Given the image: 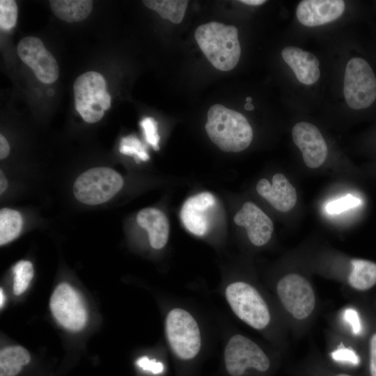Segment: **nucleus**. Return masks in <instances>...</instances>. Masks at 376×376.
Segmentation results:
<instances>
[{"label":"nucleus","instance_id":"1","mask_svg":"<svg viewBox=\"0 0 376 376\" xmlns=\"http://www.w3.org/2000/svg\"><path fill=\"white\" fill-rule=\"evenodd\" d=\"M205 129L210 140L225 152L242 151L253 139V130L246 118L220 104L209 109Z\"/></svg>","mask_w":376,"mask_h":376},{"label":"nucleus","instance_id":"2","mask_svg":"<svg viewBox=\"0 0 376 376\" xmlns=\"http://www.w3.org/2000/svg\"><path fill=\"white\" fill-rule=\"evenodd\" d=\"M194 37L215 68L229 71L237 64L241 47L235 26L210 22L199 26L195 31Z\"/></svg>","mask_w":376,"mask_h":376},{"label":"nucleus","instance_id":"3","mask_svg":"<svg viewBox=\"0 0 376 376\" xmlns=\"http://www.w3.org/2000/svg\"><path fill=\"white\" fill-rule=\"evenodd\" d=\"M73 91L75 109L86 123L98 122L111 107L106 81L97 72L79 75L74 82Z\"/></svg>","mask_w":376,"mask_h":376},{"label":"nucleus","instance_id":"4","mask_svg":"<svg viewBox=\"0 0 376 376\" xmlns=\"http://www.w3.org/2000/svg\"><path fill=\"white\" fill-rule=\"evenodd\" d=\"M123 185L121 175L108 167H97L82 173L75 180V198L87 205H98L111 199Z\"/></svg>","mask_w":376,"mask_h":376},{"label":"nucleus","instance_id":"5","mask_svg":"<svg viewBox=\"0 0 376 376\" xmlns=\"http://www.w3.org/2000/svg\"><path fill=\"white\" fill-rule=\"evenodd\" d=\"M166 334L172 351L178 358L189 360L199 352L201 346L199 327L188 311L175 308L169 312Z\"/></svg>","mask_w":376,"mask_h":376},{"label":"nucleus","instance_id":"6","mask_svg":"<svg viewBox=\"0 0 376 376\" xmlns=\"http://www.w3.org/2000/svg\"><path fill=\"white\" fill-rule=\"evenodd\" d=\"M226 297L235 314L251 327L262 329L269 324L267 305L252 285L242 281L232 283L226 289Z\"/></svg>","mask_w":376,"mask_h":376},{"label":"nucleus","instance_id":"7","mask_svg":"<svg viewBox=\"0 0 376 376\" xmlns=\"http://www.w3.org/2000/svg\"><path fill=\"white\" fill-rule=\"evenodd\" d=\"M343 93L347 105L353 109L371 106L376 100V77L369 63L354 57L347 63Z\"/></svg>","mask_w":376,"mask_h":376},{"label":"nucleus","instance_id":"8","mask_svg":"<svg viewBox=\"0 0 376 376\" xmlns=\"http://www.w3.org/2000/svg\"><path fill=\"white\" fill-rule=\"evenodd\" d=\"M224 362L231 376H242L249 368L265 372L270 361L263 350L249 338L235 334L228 340L224 351Z\"/></svg>","mask_w":376,"mask_h":376},{"label":"nucleus","instance_id":"9","mask_svg":"<svg viewBox=\"0 0 376 376\" xmlns=\"http://www.w3.org/2000/svg\"><path fill=\"white\" fill-rule=\"evenodd\" d=\"M279 297L295 318H308L315 306V297L310 283L298 274H288L281 278L276 286Z\"/></svg>","mask_w":376,"mask_h":376},{"label":"nucleus","instance_id":"10","mask_svg":"<svg viewBox=\"0 0 376 376\" xmlns=\"http://www.w3.org/2000/svg\"><path fill=\"white\" fill-rule=\"evenodd\" d=\"M49 306L55 320L65 329L79 331L86 326V307L79 293L69 284L62 283L55 288Z\"/></svg>","mask_w":376,"mask_h":376},{"label":"nucleus","instance_id":"11","mask_svg":"<svg viewBox=\"0 0 376 376\" xmlns=\"http://www.w3.org/2000/svg\"><path fill=\"white\" fill-rule=\"evenodd\" d=\"M17 54L42 83L52 84L58 79L59 70L57 61L40 38L35 36L22 38L17 45Z\"/></svg>","mask_w":376,"mask_h":376},{"label":"nucleus","instance_id":"12","mask_svg":"<svg viewBox=\"0 0 376 376\" xmlns=\"http://www.w3.org/2000/svg\"><path fill=\"white\" fill-rule=\"evenodd\" d=\"M292 136L308 167L316 169L324 163L327 155V146L314 125L307 122L297 123L292 128Z\"/></svg>","mask_w":376,"mask_h":376},{"label":"nucleus","instance_id":"13","mask_svg":"<svg viewBox=\"0 0 376 376\" xmlns=\"http://www.w3.org/2000/svg\"><path fill=\"white\" fill-rule=\"evenodd\" d=\"M215 204V197L210 192H202L187 198L180 210V219L187 230L195 235H205L210 225V211Z\"/></svg>","mask_w":376,"mask_h":376},{"label":"nucleus","instance_id":"14","mask_svg":"<svg viewBox=\"0 0 376 376\" xmlns=\"http://www.w3.org/2000/svg\"><path fill=\"white\" fill-rule=\"evenodd\" d=\"M235 223L245 227L251 242L261 246L269 242L273 230L271 219L256 205L246 202L234 217Z\"/></svg>","mask_w":376,"mask_h":376},{"label":"nucleus","instance_id":"15","mask_svg":"<svg viewBox=\"0 0 376 376\" xmlns=\"http://www.w3.org/2000/svg\"><path fill=\"white\" fill-rule=\"evenodd\" d=\"M342 0H304L296 10L299 22L306 26H316L333 22L344 12Z\"/></svg>","mask_w":376,"mask_h":376},{"label":"nucleus","instance_id":"16","mask_svg":"<svg viewBox=\"0 0 376 376\" xmlns=\"http://www.w3.org/2000/svg\"><path fill=\"white\" fill-rule=\"evenodd\" d=\"M258 193L265 198L275 209L281 212L290 210L297 202L295 187L281 173H276L272 178V184L263 178L256 185Z\"/></svg>","mask_w":376,"mask_h":376},{"label":"nucleus","instance_id":"17","mask_svg":"<svg viewBox=\"0 0 376 376\" xmlns=\"http://www.w3.org/2000/svg\"><path fill=\"white\" fill-rule=\"evenodd\" d=\"M281 56L301 83L311 85L319 79L320 63L312 53L297 47H286L282 50Z\"/></svg>","mask_w":376,"mask_h":376},{"label":"nucleus","instance_id":"18","mask_svg":"<svg viewBox=\"0 0 376 376\" xmlns=\"http://www.w3.org/2000/svg\"><path fill=\"white\" fill-rule=\"evenodd\" d=\"M138 224L147 230L150 246L155 249L163 248L169 235V222L160 210L148 207L141 210L136 216Z\"/></svg>","mask_w":376,"mask_h":376},{"label":"nucleus","instance_id":"19","mask_svg":"<svg viewBox=\"0 0 376 376\" xmlns=\"http://www.w3.org/2000/svg\"><path fill=\"white\" fill-rule=\"evenodd\" d=\"M49 4L54 14L67 22L85 19L93 9L90 0H51Z\"/></svg>","mask_w":376,"mask_h":376},{"label":"nucleus","instance_id":"20","mask_svg":"<svg viewBox=\"0 0 376 376\" xmlns=\"http://www.w3.org/2000/svg\"><path fill=\"white\" fill-rule=\"evenodd\" d=\"M31 356L22 346H8L0 352V376H15L27 365Z\"/></svg>","mask_w":376,"mask_h":376},{"label":"nucleus","instance_id":"21","mask_svg":"<svg viewBox=\"0 0 376 376\" xmlns=\"http://www.w3.org/2000/svg\"><path fill=\"white\" fill-rule=\"evenodd\" d=\"M351 264L348 281L353 288L367 290L376 283V263L367 260L352 259Z\"/></svg>","mask_w":376,"mask_h":376},{"label":"nucleus","instance_id":"22","mask_svg":"<svg viewBox=\"0 0 376 376\" xmlns=\"http://www.w3.org/2000/svg\"><path fill=\"white\" fill-rule=\"evenodd\" d=\"M143 3L148 8L156 11L162 18L179 24L184 17L188 1L144 0Z\"/></svg>","mask_w":376,"mask_h":376},{"label":"nucleus","instance_id":"23","mask_svg":"<svg viewBox=\"0 0 376 376\" xmlns=\"http://www.w3.org/2000/svg\"><path fill=\"white\" fill-rule=\"evenodd\" d=\"M22 226L20 214L10 208H3L0 211V244H6L15 240L19 235Z\"/></svg>","mask_w":376,"mask_h":376},{"label":"nucleus","instance_id":"24","mask_svg":"<svg viewBox=\"0 0 376 376\" xmlns=\"http://www.w3.org/2000/svg\"><path fill=\"white\" fill-rule=\"evenodd\" d=\"M13 293L15 295H22L29 287L33 279L34 270L33 265L28 260H20L13 268Z\"/></svg>","mask_w":376,"mask_h":376},{"label":"nucleus","instance_id":"25","mask_svg":"<svg viewBox=\"0 0 376 376\" xmlns=\"http://www.w3.org/2000/svg\"><path fill=\"white\" fill-rule=\"evenodd\" d=\"M119 151L122 154L133 156L137 162L149 159V155L142 143L134 136L130 135L122 138Z\"/></svg>","mask_w":376,"mask_h":376},{"label":"nucleus","instance_id":"26","mask_svg":"<svg viewBox=\"0 0 376 376\" xmlns=\"http://www.w3.org/2000/svg\"><path fill=\"white\" fill-rule=\"evenodd\" d=\"M17 19V6L13 0L0 1V26L9 30L14 27Z\"/></svg>","mask_w":376,"mask_h":376},{"label":"nucleus","instance_id":"27","mask_svg":"<svg viewBox=\"0 0 376 376\" xmlns=\"http://www.w3.org/2000/svg\"><path fill=\"white\" fill-rule=\"evenodd\" d=\"M361 203L362 201L360 198L351 194H347L345 196L328 203L325 209L327 213L336 214L357 207Z\"/></svg>","mask_w":376,"mask_h":376},{"label":"nucleus","instance_id":"28","mask_svg":"<svg viewBox=\"0 0 376 376\" xmlns=\"http://www.w3.org/2000/svg\"><path fill=\"white\" fill-rule=\"evenodd\" d=\"M140 125L143 130L146 141L152 146L154 150H159V136L157 133V123L150 117L143 118Z\"/></svg>","mask_w":376,"mask_h":376},{"label":"nucleus","instance_id":"29","mask_svg":"<svg viewBox=\"0 0 376 376\" xmlns=\"http://www.w3.org/2000/svg\"><path fill=\"white\" fill-rule=\"evenodd\" d=\"M331 357L338 362L358 365L360 359L357 353L350 347H341L331 352Z\"/></svg>","mask_w":376,"mask_h":376},{"label":"nucleus","instance_id":"30","mask_svg":"<svg viewBox=\"0 0 376 376\" xmlns=\"http://www.w3.org/2000/svg\"><path fill=\"white\" fill-rule=\"evenodd\" d=\"M344 321L350 327L352 332L358 335L362 331V325L358 312L352 308H346L343 313Z\"/></svg>","mask_w":376,"mask_h":376},{"label":"nucleus","instance_id":"31","mask_svg":"<svg viewBox=\"0 0 376 376\" xmlns=\"http://www.w3.org/2000/svg\"><path fill=\"white\" fill-rule=\"evenodd\" d=\"M139 367L144 370L150 371L154 374H159L163 372L164 366L161 362L155 359H150L147 357H142L136 361Z\"/></svg>","mask_w":376,"mask_h":376},{"label":"nucleus","instance_id":"32","mask_svg":"<svg viewBox=\"0 0 376 376\" xmlns=\"http://www.w3.org/2000/svg\"><path fill=\"white\" fill-rule=\"evenodd\" d=\"M370 373L371 376H376V333L370 342Z\"/></svg>","mask_w":376,"mask_h":376},{"label":"nucleus","instance_id":"33","mask_svg":"<svg viewBox=\"0 0 376 376\" xmlns=\"http://www.w3.org/2000/svg\"><path fill=\"white\" fill-rule=\"evenodd\" d=\"M10 152L9 144L6 138L1 134L0 135V159H3L6 158Z\"/></svg>","mask_w":376,"mask_h":376},{"label":"nucleus","instance_id":"34","mask_svg":"<svg viewBox=\"0 0 376 376\" xmlns=\"http://www.w3.org/2000/svg\"><path fill=\"white\" fill-rule=\"evenodd\" d=\"M8 187V181L2 171H0V193L2 194Z\"/></svg>","mask_w":376,"mask_h":376},{"label":"nucleus","instance_id":"35","mask_svg":"<svg viewBox=\"0 0 376 376\" xmlns=\"http://www.w3.org/2000/svg\"><path fill=\"white\" fill-rule=\"evenodd\" d=\"M240 1L243 3L252 5V6H258L266 2V1L265 0H242Z\"/></svg>","mask_w":376,"mask_h":376},{"label":"nucleus","instance_id":"36","mask_svg":"<svg viewBox=\"0 0 376 376\" xmlns=\"http://www.w3.org/2000/svg\"><path fill=\"white\" fill-rule=\"evenodd\" d=\"M4 301H5V295L3 294L2 288H1V290H0V306H1V308L3 306Z\"/></svg>","mask_w":376,"mask_h":376},{"label":"nucleus","instance_id":"37","mask_svg":"<svg viewBox=\"0 0 376 376\" xmlns=\"http://www.w3.org/2000/svg\"><path fill=\"white\" fill-rule=\"evenodd\" d=\"M244 109L246 110L251 111L254 109V107L251 104V103H246L244 104Z\"/></svg>","mask_w":376,"mask_h":376},{"label":"nucleus","instance_id":"38","mask_svg":"<svg viewBox=\"0 0 376 376\" xmlns=\"http://www.w3.org/2000/svg\"><path fill=\"white\" fill-rule=\"evenodd\" d=\"M251 101H252V98H251V97H247L246 98V103H251Z\"/></svg>","mask_w":376,"mask_h":376},{"label":"nucleus","instance_id":"39","mask_svg":"<svg viewBox=\"0 0 376 376\" xmlns=\"http://www.w3.org/2000/svg\"><path fill=\"white\" fill-rule=\"evenodd\" d=\"M335 376H352L350 375H347V374H345V373H340V374H338Z\"/></svg>","mask_w":376,"mask_h":376}]
</instances>
